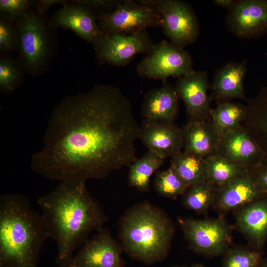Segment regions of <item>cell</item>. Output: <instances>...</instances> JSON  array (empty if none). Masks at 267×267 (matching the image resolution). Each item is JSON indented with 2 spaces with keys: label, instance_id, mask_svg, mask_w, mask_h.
I'll use <instances>...</instances> for the list:
<instances>
[{
  "label": "cell",
  "instance_id": "cell-31",
  "mask_svg": "<svg viewBox=\"0 0 267 267\" xmlns=\"http://www.w3.org/2000/svg\"><path fill=\"white\" fill-rule=\"evenodd\" d=\"M19 37L16 23L0 15V50L11 52L18 49Z\"/></svg>",
  "mask_w": 267,
  "mask_h": 267
},
{
  "label": "cell",
  "instance_id": "cell-25",
  "mask_svg": "<svg viewBox=\"0 0 267 267\" xmlns=\"http://www.w3.org/2000/svg\"><path fill=\"white\" fill-rule=\"evenodd\" d=\"M246 106L242 103L226 102L217 104L210 112L211 123L221 136L241 124L245 117Z\"/></svg>",
  "mask_w": 267,
  "mask_h": 267
},
{
  "label": "cell",
  "instance_id": "cell-18",
  "mask_svg": "<svg viewBox=\"0 0 267 267\" xmlns=\"http://www.w3.org/2000/svg\"><path fill=\"white\" fill-rule=\"evenodd\" d=\"M235 226L249 245L263 250L267 241V197L234 211Z\"/></svg>",
  "mask_w": 267,
  "mask_h": 267
},
{
  "label": "cell",
  "instance_id": "cell-17",
  "mask_svg": "<svg viewBox=\"0 0 267 267\" xmlns=\"http://www.w3.org/2000/svg\"><path fill=\"white\" fill-rule=\"evenodd\" d=\"M266 196L249 172L217 186L213 207L220 213L235 211Z\"/></svg>",
  "mask_w": 267,
  "mask_h": 267
},
{
  "label": "cell",
  "instance_id": "cell-34",
  "mask_svg": "<svg viewBox=\"0 0 267 267\" xmlns=\"http://www.w3.org/2000/svg\"><path fill=\"white\" fill-rule=\"evenodd\" d=\"M249 173L267 197V160L251 170Z\"/></svg>",
  "mask_w": 267,
  "mask_h": 267
},
{
  "label": "cell",
  "instance_id": "cell-1",
  "mask_svg": "<svg viewBox=\"0 0 267 267\" xmlns=\"http://www.w3.org/2000/svg\"><path fill=\"white\" fill-rule=\"evenodd\" d=\"M140 131L132 103L122 90L96 85L57 105L31 168L61 181L104 178L137 159L135 142Z\"/></svg>",
  "mask_w": 267,
  "mask_h": 267
},
{
  "label": "cell",
  "instance_id": "cell-10",
  "mask_svg": "<svg viewBox=\"0 0 267 267\" xmlns=\"http://www.w3.org/2000/svg\"><path fill=\"white\" fill-rule=\"evenodd\" d=\"M123 252L120 243L108 228L103 227L59 267H125Z\"/></svg>",
  "mask_w": 267,
  "mask_h": 267
},
{
  "label": "cell",
  "instance_id": "cell-29",
  "mask_svg": "<svg viewBox=\"0 0 267 267\" xmlns=\"http://www.w3.org/2000/svg\"><path fill=\"white\" fill-rule=\"evenodd\" d=\"M154 187L160 196L175 199L182 195L188 186L178 173L170 166L165 170L156 173L154 179Z\"/></svg>",
  "mask_w": 267,
  "mask_h": 267
},
{
  "label": "cell",
  "instance_id": "cell-19",
  "mask_svg": "<svg viewBox=\"0 0 267 267\" xmlns=\"http://www.w3.org/2000/svg\"><path fill=\"white\" fill-rule=\"evenodd\" d=\"M247 73L245 60L229 62L217 69L210 86L211 101L217 104L234 99L248 101L243 82Z\"/></svg>",
  "mask_w": 267,
  "mask_h": 267
},
{
  "label": "cell",
  "instance_id": "cell-8",
  "mask_svg": "<svg viewBox=\"0 0 267 267\" xmlns=\"http://www.w3.org/2000/svg\"><path fill=\"white\" fill-rule=\"evenodd\" d=\"M98 25L105 35L130 34L148 27H161L162 18L142 0H122L112 10L97 15Z\"/></svg>",
  "mask_w": 267,
  "mask_h": 267
},
{
  "label": "cell",
  "instance_id": "cell-28",
  "mask_svg": "<svg viewBox=\"0 0 267 267\" xmlns=\"http://www.w3.org/2000/svg\"><path fill=\"white\" fill-rule=\"evenodd\" d=\"M264 254L250 245L230 247L222 255V267H259Z\"/></svg>",
  "mask_w": 267,
  "mask_h": 267
},
{
  "label": "cell",
  "instance_id": "cell-3",
  "mask_svg": "<svg viewBox=\"0 0 267 267\" xmlns=\"http://www.w3.org/2000/svg\"><path fill=\"white\" fill-rule=\"evenodd\" d=\"M48 238L42 214L20 193L0 197V267H37Z\"/></svg>",
  "mask_w": 267,
  "mask_h": 267
},
{
  "label": "cell",
  "instance_id": "cell-37",
  "mask_svg": "<svg viewBox=\"0 0 267 267\" xmlns=\"http://www.w3.org/2000/svg\"><path fill=\"white\" fill-rule=\"evenodd\" d=\"M170 267H205L201 264H194L190 266H178V265H173Z\"/></svg>",
  "mask_w": 267,
  "mask_h": 267
},
{
  "label": "cell",
  "instance_id": "cell-2",
  "mask_svg": "<svg viewBox=\"0 0 267 267\" xmlns=\"http://www.w3.org/2000/svg\"><path fill=\"white\" fill-rule=\"evenodd\" d=\"M85 181L64 180L37 203L48 238L57 247L59 267L68 261L90 234L109 220L101 206L88 191Z\"/></svg>",
  "mask_w": 267,
  "mask_h": 267
},
{
  "label": "cell",
  "instance_id": "cell-22",
  "mask_svg": "<svg viewBox=\"0 0 267 267\" xmlns=\"http://www.w3.org/2000/svg\"><path fill=\"white\" fill-rule=\"evenodd\" d=\"M247 102L242 124L257 142L267 160V85Z\"/></svg>",
  "mask_w": 267,
  "mask_h": 267
},
{
  "label": "cell",
  "instance_id": "cell-6",
  "mask_svg": "<svg viewBox=\"0 0 267 267\" xmlns=\"http://www.w3.org/2000/svg\"><path fill=\"white\" fill-rule=\"evenodd\" d=\"M188 248L194 253L212 258L222 256L230 247L233 227L221 215L217 219L177 218Z\"/></svg>",
  "mask_w": 267,
  "mask_h": 267
},
{
  "label": "cell",
  "instance_id": "cell-21",
  "mask_svg": "<svg viewBox=\"0 0 267 267\" xmlns=\"http://www.w3.org/2000/svg\"><path fill=\"white\" fill-rule=\"evenodd\" d=\"M181 130L184 151L205 158L216 154L220 135L210 121H188Z\"/></svg>",
  "mask_w": 267,
  "mask_h": 267
},
{
  "label": "cell",
  "instance_id": "cell-11",
  "mask_svg": "<svg viewBox=\"0 0 267 267\" xmlns=\"http://www.w3.org/2000/svg\"><path fill=\"white\" fill-rule=\"evenodd\" d=\"M154 44L147 29L130 34H110L95 48L96 57L100 65L125 66L137 54H146Z\"/></svg>",
  "mask_w": 267,
  "mask_h": 267
},
{
  "label": "cell",
  "instance_id": "cell-30",
  "mask_svg": "<svg viewBox=\"0 0 267 267\" xmlns=\"http://www.w3.org/2000/svg\"><path fill=\"white\" fill-rule=\"evenodd\" d=\"M23 69L21 62L8 57L0 59V90L2 94L14 92L22 83Z\"/></svg>",
  "mask_w": 267,
  "mask_h": 267
},
{
  "label": "cell",
  "instance_id": "cell-32",
  "mask_svg": "<svg viewBox=\"0 0 267 267\" xmlns=\"http://www.w3.org/2000/svg\"><path fill=\"white\" fill-rule=\"evenodd\" d=\"M35 2L28 0H0V15L15 22L32 11Z\"/></svg>",
  "mask_w": 267,
  "mask_h": 267
},
{
  "label": "cell",
  "instance_id": "cell-16",
  "mask_svg": "<svg viewBox=\"0 0 267 267\" xmlns=\"http://www.w3.org/2000/svg\"><path fill=\"white\" fill-rule=\"evenodd\" d=\"M140 128L139 139L148 151L165 160L182 152V130L174 122L144 120Z\"/></svg>",
  "mask_w": 267,
  "mask_h": 267
},
{
  "label": "cell",
  "instance_id": "cell-9",
  "mask_svg": "<svg viewBox=\"0 0 267 267\" xmlns=\"http://www.w3.org/2000/svg\"><path fill=\"white\" fill-rule=\"evenodd\" d=\"M158 11L164 35L174 44L184 48L199 34V22L191 5L181 0H142Z\"/></svg>",
  "mask_w": 267,
  "mask_h": 267
},
{
  "label": "cell",
  "instance_id": "cell-4",
  "mask_svg": "<svg viewBox=\"0 0 267 267\" xmlns=\"http://www.w3.org/2000/svg\"><path fill=\"white\" fill-rule=\"evenodd\" d=\"M118 225L119 242L132 260L150 265L168 257L175 226L163 209L144 200L128 209Z\"/></svg>",
  "mask_w": 267,
  "mask_h": 267
},
{
  "label": "cell",
  "instance_id": "cell-20",
  "mask_svg": "<svg viewBox=\"0 0 267 267\" xmlns=\"http://www.w3.org/2000/svg\"><path fill=\"white\" fill-rule=\"evenodd\" d=\"M179 97L175 86L163 83L144 95L141 114L145 121L173 123L179 110Z\"/></svg>",
  "mask_w": 267,
  "mask_h": 267
},
{
  "label": "cell",
  "instance_id": "cell-36",
  "mask_svg": "<svg viewBox=\"0 0 267 267\" xmlns=\"http://www.w3.org/2000/svg\"><path fill=\"white\" fill-rule=\"evenodd\" d=\"M235 1L234 0H214L213 2L218 6L229 9L233 5Z\"/></svg>",
  "mask_w": 267,
  "mask_h": 267
},
{
  "label": "cell",
  "instance_id": "cell-27",
  "mask_svg": "<svg viewBox=\"0 0 267 267\" xmlns=\"http://www.w3.org/2000/svg\"><path fill=\"white\" fill-rule=\"evenodd\" d=\"M206 159L207 180L217 186L224 184L238 176L249 172L245 167L217 154L209 156Z\"/></svg>",
  "mask_w": 267,
  "mask_h": 267
},
{
  "label": "cell",
  "instance_id": "cell-35",
  "mask_svg": "<svg viewBox=\"0 0 267 267\" xmlns=\"http://www.w3.org/2000/svg\"><path fill=\"white\" fill-rule=\"evenodd\" d=\"M64 0H40L35 2L36 11L40 15L46 13L49 8L54 4L65 3Z\"/></svg>",
  "mask_w": 267,
  "mask_h": 267
},
{
  "label": "cell",
  "instance_id": "cell-14",
  "mask_svg": "<svg viewBox=\"0 0 267 267\" xmlns=\"http://www.w3.org/2000/svg\"><path fill=\"white\" fill-rule=\"evenodd\" d=\"M66 2L54 13L51 26L71 30L81 38L93 44L94 49L102 41L105 34L97 22V14L89 6L72 0Z\"/></svg>",
  "mask_w": 267,
  "mask_h": 267
},
{
  "label": "cell",
  "instance_id": "cell-38",
  "mask_svg": "<svg viewBox=\"0 0 267 267\" xmlns=\"http://www.w3.org/2000/svg\"><path fill=\"white\" fill-rule=\"evenodd\" d=\"M259 267H267V257L263 258Z\"/></svg>",
  "mask_w": 267,
  "mask_h": 267
},
{
  "label": "cell",
  "instance_id": "cell-7",
  "mask_svg": "<svg viewBox=\"0 0 267 267\" xmlns=\"http://www.w3.org/2000/svg\"><path fill=\"white\" fill-rule=\"evenodd\" d=\"M189 53L167 40L155 44L136 67L138 76L166 82L170 77L179 78L194 70Z\"/></svg>",
  "mask_w": 267,
  "mask_h": 267
},
{
  "label": "cell",
  "instance_id": "cell-23",
  "mask_svg": "<svg viewBox=\"0 0 267 267\" xmlns=\"http://www.w3.org/2000/svg\"><path fill=\"white\" fill-rule=\"evenodd\" d=\"M170 166L189 186L207 181L206 158L183 151L171 159Z\"/></svg>",
  "mask_w": 267,
  "mask_h": 267
},
{
  "label": "cell",
  "instance_id": "cell-24",
  "mask_svg": "<svg viewBox=\"0 0 267 267\" xmlns=\"http://www.w3.org/2000/svg\"><path fill=\"white\" fill-rule=\"evenodd\" d=\"M164 161L165 159L148 151L129 167V185L140 192H148L151 177L162 166Z\"/></svg>",
  "mask_w": 267,
  "mask_h": 267
},
{
  "label": "cell",
  "instance_id": "cell-13",
  "mask_svg": "<svg viewBox=\"0 0 267 267\" xmlns=\"http://www.w3.org/2000/svg\"><path fill=\"white\" fill-rule=\"evenodd\" d=\"M216 154L245 167L249 172L267 160L259 145L242 124L220 136Z\"/></svg>",
  "mask_w": 267,
  "mask_h": 267
},
{
  "label": "cell",
  "instance_id": "cell-12",
  "mask_svg": "<svg viewBox=\"0 0 267 267\" xmlns=\"http://www.w3.org/2000/svg\"><path fill=\"white\" fill-rule=\"evenodd\" d=\"M228 30L240 39H258L267 33V0H236L227 14Z\"/></svg>",
  "mask_w": 267,
  "mask_h": 267
},
{
  "label": "cell",
  "instance_id": "cell-33",
  "mask_svg": "<svg viewBox=\"0 0 267 267\" xmlns=\"http://www.w3.org/2000/svg\"><path fill=\"white\" fill-rule=\"evenodd\" d=\"M122 0H78L76 2L86 5L97 14L108 12L116 7Z\"/></svg>",
  "mask_w": 267,
  "mask_h": 267
},
{
  "label": "cell",
  "instance_id": "cell-26",
  "mask_svg": "<svg viewBox=\"0 0 267 267\" xmlns=\"http://www.w3.org/2000/svg\"><path fill=\"white\" fill-rule=\"evenodd\" d=\"M216 188L208 180L191 185L182 195L181 204L197 214H205L214 206Z\"/></svg>",
  "mask_w": 267,
  "mask_h": 267
},
{
  "label": "cell",
  "instance_id": "cell-5",
  "mask_svg": "<svg viewBox=\"0 0 267 267\" xmlns=\"http://www.w3.org/2000/svg\"><path fill=\"white\" fill-rule=\"evenodd\" d=\"M42 16L32 10L15 22L19 37L20 62L24 69L33 75L45 68L52 53L49 25Z\"/></svg>",
  "mask_w": 267,
  "mask_h": 267
},
{
  "label": "cell",
  "instance_id": "cell-15",
  "mask_svg": "<svg viewBox=\"0 0 267 267\" xmlns=\"http://www.w3.org/2000/svg\"><path fill=\"white\" fill-rule=\"evenodd\" d=\"M180 99L184 103L188 121H210L211 99L207 73L194 70L178 78L175 85Z\"/></svg>",
  "mask_w": 267,
  "mask_h": 267
}]
</instances>
